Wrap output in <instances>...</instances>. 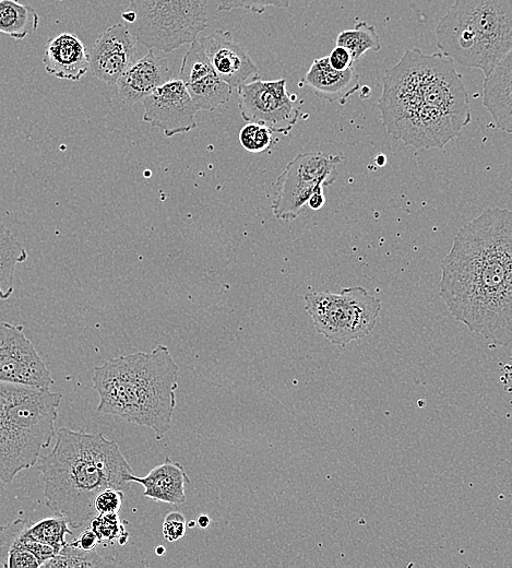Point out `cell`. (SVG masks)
I'll list each match as a JSON object with an SVG mask.
<instances>
[{"label":"cell","mask_w":512,"mask_h":568,"mask_svg":"<svg viewBox=\"0 0 512 568\" xmlns=\"http://www.w3.org/2000/svg\"><path fill=\"white\" fill-rule=\"evenodd\" d=\"M450 315L497 346L512 339V213L489 208L464 225L440 262Z\"/></svg>","instance_id":"cell-1"},{"label":"cell","mask_w":512,"mask_h":568,"mask_svg":"<svg viewBox=\"0 0 512 568\" xmlns=\"http://www.w3.org/2000/svg\"><path fill=\"white\" fill-rule=\"evenodd\" d=\"M378 107L386 132L414 149H442L471 121L467 92L454 61L419 48L407 49L386 70Z\"/></svg>","instance_id":"cell-2"},{"label":"cell","mask_w":512,"mask_h":568,"mask_svg":"<svg viewBox=\"0 0 512 568\" xmlns=\"http://www.w3.org/2000/svg\"><path fill=\"white\" fill-rule=\"evenodd\" d=\"M35 468L44 482L47 507L80 529L95 516L94 499L106 488L128 492L133 470L115 440L103 433L61 427L52 450Z\"/></svg>","instance_id":"cell-3"},{"label":"cell","mask_w":512,"mask_h":568,"mask_svg":"<svg viewBox=\"0 0 512 568\" xmlns=\"http://www.w3.org/2000/svg\"><path fill=\"white\" fill-rule=\"evenodd\" d=\"M178 378L179 366L163 344L110 358L94 368L96 411L150 427L160 440L171 427Z\"/></svg>","instance_id":"cell-4"},{"label":"cell","mask_w":512,"mask_h":568,"mask_svg":"<svg viewBox=\"0 0 512 568\" xmlns=\"http://www.w3.org/2000/svg\"><path fill=\"white\" fill-rule=\"evenodd\" d=\"M61 400L60 392L0 381V483L35 466L56 435Z\"/></svg>","instance_id":"cell-5"},{"label":"cell","mask_w":512,"mask_h":568,"mask_svg":"<svg viewBox=\"0 0 512 568\" xmlns=\"http://www.w3.org/2000/svg\"><path fill=\"white\" fill-rule=\"evenodd\" d=\"M434 35L440 52L487 75L512 51L511 0H454Z\"/></svg>","instance_id":"cell-6"},{"label":"cell","mask_w":512,"mask_h":568,"mask_svg":"<svg viewBox=\"0 0 512 568\" xmlns=\"http://www.w3.org/2000/svg\"><path fill=\"white\" fill-rule=\"evenodd\" d=\"M128 9L135 15L130 33L148 49L171 52L209 26L207 0H130Z\"/></svg>","instance_id":"cell-7"},{"label":"cell","mask_w":512,"mask_h":568,"mask_svg":"<svg viewBox=\"0 0 512 568\" xmlns=\"http://www.w3.org/2000/svg\"><path fill=\"white\" fill-rule=\"evenodd\" d=\"M305 300L315 330L340 346L372 332L381 310V300L360 286L344 287L340 293L312 291Z\"/></svg>","instance_id":"cell-8"},{"label":"cell","mask_w":512,"mask_h":568,"mask_svg":"<svg viewBox=\"0 0 512 568\" xmlns=\"http://www.w3.org/2000/svg\"><path fill=\"white\" fill-rule=\"evenodd\" d=\"M341 155L307 152L296 155L276 179V192L272 202L274 216L283 221L295 220L307 205L312 193L323 191L337 175Z\"/></svg>","instance_id":"cell-9"},{"label":"cell","mask_w":512,"mask_h":568,"mask_svg":"<svg viewBox=\"0 0 512 568\" xmlns=\"http://www.w3.org/2000/svg\"><path fill=\"white\" fill-rule=\"evenodd\" d=\"M238 109L246 122L263 125L287 134L300 117L296 94H289L286 79L265 81L254 78L237 87Z\"/></svg>","instance_id":"cell-10"},{"label":"cell","mask_w":512,"mask_h":568,"mask_svg":"<svg viewBox=\"0 0 512 568\" xmlns=\"http://www.w3.org/2000/svg\"><path fill=\"white\" fill-rule=\"evenodd\" d=\"M0 381L40 389L55 383L22 324L0 322Z\"/></svg>","instance_id":"cell-11"},{"label":"cell","mask_w":512,"mask_h":568,"mask_svg":"<svg viewBox=\"0 0 512 568\" xmlns=\"http://www.w3.org/2000/svg\"><path fill=\"white\" fill-rule=\"evenodd\" d=\"M142 103V120L159 128L165 137L170 138L197 128L194 117L198 108L179 79H170L159 85Z\"/></svg>","instance_id":"cell-12"},{"label":"cell","mask_w":512,"mask_h":568,"mask_svg":"<svg viewBox=\"0 0 512 568\" xmlns=\"http://www.w3.org/2000/svg\"><path fill=\"white\" fill-rule=\"evenodd\" d=\"M190 44L178 79L184 84L198 110L212 111L230 99L233 87L216 74L199 40Z\"/></svg>","instance_id":"cell-13"},{"label":"cell","mask_w":512,"mask_h":568,"mask_svg":"<svg viewBox=\"0 0 512 568\" xmlns=\"http://www.w3.org/2000/svg\"><path fill=\"white\" fill-rule=\"evenodd\" d=\"M135 38L128 26L117 23L100 33L88 54V70L95 78L115 85L132 63Z\"/></svg>","instance_id":"cell-14"},{"label":"cell","mask_w":512,"mask_h":568,"mask_svg":"<svg viewBox=\"0 0 512 568\" xmlns=\"http://www.w3.org/2000/svg\"><path fill=\"white\" fill-rule=\"evenodd\" d=\"M198 40L216 74L230 87L260 76L258 67L229 31L216 29Z\"/></svg>","instance_id":"cell-15"},{"label":"cell","mask_w":512,"mask_h":568,"mask_svg":"<svg viewBox=\"0 0 512 568\" xmlns=\"http://www.w3.org/2000/svg\"><path fill=\"white\" fill-rule=\"evenodd\" d=\"M171 78L168 60L154 49L131 63L116 82L118 97L126 106L142 102L156 87Z\"/></svg>","instance_id":"cell-16"},{"label":"cell","mask_w":512,"mask_h":568,"mask_svg":"<svg viewBox=\"0 0 512 568\" xmlns=\"http://www.w3.org/2000/svg\"><path fill=\"white\" fill-rule=\"evenodd\" d=\"M43 63L50 75L79 81L88 71V52L75 34L64 32L48 40Z\"/></svg>","instance_id":"cell-17"},{"label":"cell","mask_w":512,"mask_h":568,"mask_svg":"<svg viewBox=\"0 0 512 568\" xmlns=\"http://www.w3.org/2000/svg\"><path fill=\"white\" fill-rule=\"evenodd\" d=\"M300 84L308 85L325 102L340 105H345L360 88L359 76L353 67L343 71L335 70L330 66L326 56L312 61Z\"/></svg>","instance_id":"cell-18"},{"label":"cell","mask_w":512,"mask_h":568,"mask_svg":"<svg viewBox=\"0 0 512 568\" xmlns=\"http://www.w3.org/2000/svg\"><path fill=\"white\" fill-rule=\"evenodd\" d=\"M483 104L495 126L510 133L512 131V51L485 75Z\"/></svg>","instance_id":"cell-19"},{"label":"cell","mask_w":512,"mask_h":568,"mask_svg":"<svg viewBox=\"0 0 512 568\" xmlns=\"http://www.w3.org/2000/svg\"><path fill=\"white\" fill-rule=\"evenodd\" d=\"M131 483H138L144 487L143 496L158 502L182 505L186 502V484L190 478L184 468L171 461L168 457L164 462L154 466L145 476L129 475Z\"/></svg>","instance_id":"cell-20"},{"label":"cell","mask_w":512,"mask_h":568,"mask_svg":"<svg viewBox=\"0 0 512 568\" xmlns=\"http://www.w3.org/2000/svg\"><path fill=\"white\" fill-rule=\"evenodd\" d=\"M28 258L26 249L12 232L0 222V299L7 300L14 292V272Z\"/></svg>","instance_id":"cell-21"},{"label":"cell","mask_w":512,"mask_h":568,"mask_svg":"<svg viewBox=\"0 0 512 568\" xmlns=\"http://www.w3.org/2000/svg\"><path fill=\"white\" fill-rule=\"evenodd\" d=\"M38 14L19 0H0V33L23 39L37 29Z\"/></svg>","instance_id":"cell-22"},{"label":"cell","mask_w":512,"mask_h":568,"mask_svg":"<svg viewBox=\"0 0 512 568\" xmlns=\"http://www.w3.org/2000/svg\"><path fill=\"white\" fill-rule=\"evenodd\" d=\"M118 564L112 557H104L93 551H84L67 543L58 554L45 561V568H83V567H115Z\"/></svg>","instance_id":"cell-23"},{"label":"cell","mask_w":512,"mask_h":568,"mask_svg":"<svg viewBox=\"0 0 512 568\" xmlns=\"http://www.w3.org/2000/svg\"><path fill=\"white\" fill-rule=\"evenodd\" d=\"M336 46L346 48L353 61H358L368 50L381 49L380 37L373 25L357 22L350 29L342 31L336 37Z\"/></svg>","instance_id":"cell-24"},{"label":"cell","mask_w":512,"mask_h":568,"mask_svg":"<svg viewBox=\"0 0 512 568\" xmlns=\"http://www.w3.org/2000/svg\"><path fill=\"white\" fill-rule=\"evenodd\" d=\"M26 533L33 540L51 546L58 554L67 544L66 536L72 531L63 517L55 516L29 523Z\"/></svg>","instance_id":"cell-25"},{"label":"cell","mask_w":512,"mask_h":568,"mask_svg":"<svg viewBox=\"0 0 512 568\" xmlns=\"http://www.w3.org/2000/svg\"><path fill=\"white\" fill-rule=\"evenodd\" d=\"M90 526L96 533L99 544L105 546L116 543L124 545L130 536L118 512L96 513L90 521Z\"/></svg>","instance_id":"cell-26"},{"label":"cell","mask_w":512,"mask_h":568,"mask_svg":"<svg viewBox=\"0 0 512 568\" xmlns=\"http://www.w3.org/2000/svg\"><path fill=\"white\" fill-rule=\"evenodd\" d=\"M273 133L271 129L263 125L248 122L239 131L238 139L246 151L261 153L272 146Z\"/></svg>","instance_id":"cell-27"},{"label":"cell","mask_w":512,"mask_h":568,"mask_svg":"<svg viewBox=\"0 0 512 568\" xmlns=\"http://www.w3.org/2000/svg\"><path fill=\"white\" fill-rule=\"evenodd\" d=\"M31 522L27 519L19 518L8 524L0 525V564L4 567L8 555L19 542L23 531Z\"/></svg>","instance_id":"cell-28"},{"label":"cell","mask_w":512,"mask_h":568,"mask_svg":"<svg viewBox=\"0 0 512 568\" xmlns=\"http://www.w3.org/2000/svg\"><path fill=\"white\" fill-rule=\"evenodd\" d=\"M289 4L290 0H219L217 11L243 9L252 13L261 14L269 7L286 9Z\"/></svg>","instance_id":"cell-29"},{"label":"cell","mask_w":512,"mask_h":568,"mask_svg":"<svg viewBox=\"0 0 512 568\" xmlns=\"http://www.w3.org/2000/svg\"><path fill=\"white\" fill-rule=\"evenodd\" d=\"M123 492L116 488H106L94 499L96 513L119 512L122 505Z\"/></svg>","instance_id":"cell-30"},{"label":"cell","mask_w":512,"mask_h":568,"mask_svg":"<svg viewBox=\"0 0 512 568\" xmlns=\"http://www.w3.org/2000/svg\"><path fill=\"white\" fill-rule=\"evenodd\" d=\"M186 518L179 511L168 512L163 522V535L168 542H176L186 535Z\"/></svg>","instance_id":"cell-31"},{"label":"cell","mask_w":512,"mask_h":568,"mask_svg":"<svg viewBox=\"0 0 512 568\" xmlns=\"http://www.w3.org/2000/svg\"><path fill=\"white\" fill-rule=\"evenodd\" d=\"M326 57L330 66L338 71L350 68L354 62L349 51L342 46H335Z\"/></svg>","instance_id":"cell-32"},{"label":"cell","mask_w":512,"mask_h":568,"mask_svg":"<svg viewBox=\"0 0 512 568\" xmlns=\"http://www.w3.org/2000/svg\"><path fill=\"white\" fill-rule=\"evenodd\" d=\"M72 546L84 549L93 551L99 544L96 533L91 529L86 528L80 535L70 543Z\"/></svg>","instance_id":"cell-33"},{"label":"cell","mask_w":512,"mask_h":568,"mask_svg":"<svg viewBox=\"0 0 512 568\" xmlns=\"http://www.w3.org/2000/svg\"><path fill=\"white\" fill-rule=\"evenodd\" d=\"M325 203V197L323 191H317L311 194L309 200L307 201V205L314 211L320 210Z\"/></svg>","instance_id":"cell-34"},{"label":"cell","mask_w":512,"mask_h":568,"mask_svg":"<svg viewBox=\"0 0 512 568\" xmlns=\"http://www.w3.org/2000/svg\"><path fill=\"white\" fill-rule=\"evenodd\" d=\"M197 523L200 528L206 529L210 525L211 520L207 514H199Z\"/></svg>","instance_id":"cell-35"},{"label":"cell","mask_w":512,"mask_h":568,"mask_svg":"<svg viewBox=\"0 0 512 568\" xmlns=\"http://www.w3.org/2000/svg\"><path fill=\"white\" fill-rule=\"evenodd\" d=\"M166 553V548L163 545H159L155 548V554L157 556H163Z\"/></svg>","instance_id":"cell-36"},{"label":"cell","mask_w":512,"mask_h":568,"mask_svg":"<svg viewBox=\"0 0 512 568\" xmlns=\"http://www.w3.org/2000/svg\"><path fill=\"white\" fill-rule=\"evenodd\" d=\"M195 523H197L195 521H192V520H191V521L189 522V525H188V526H189V528H193V526L197 525Z\"/></svg>","instance_id":"cell-37"}]
</instances>
